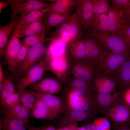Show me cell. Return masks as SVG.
I'll list each match as a JSON object with an SVG mask.
<instances>
[{"label": "cell", "instance_id": "obj_1", "mask_svg": "<svg viewBox=\"0 0 130 130\" xmlns=\"http://www.w3.org/2000/svg\"><path fill=\"white\" fill-rule=\"evenodd\" d=\"M83 36L81 23L76 10L65 21L56 27L51 39H64L66 45L81 39Z\"/></svg>", "mask_w": 130, "mask_h": 130}, {"label": "cell", "instance_id": "obj_2", "mask_svg": "<svg viewBox=\"0 0 130 130\" xmlns=\"http://www.w3.org/2000/svg\"><path fill=\"white\" fill-rule=\"evenodd\" d=\"M85 32L86 34L95 38L110 52L130 57V47L121 37L104 33H98L89 29Z\"/></svg>", "mask_w": 130, "mask_h": 130}, {"label": "cell", "instance_id": "obj_3", "mask_svg": "<svg viewBox=\"0 0 130 130\" xmlns=\"http://www.w3.org/2000/svg\"><path fill=\"white\" fill-rule=\"evenodd\" d=\"M110 120L113 129L130 126V106L118 98L103 114Z\"/></svg>", "mask_w": 130, "mask_h": 130}, {"label": "cell", "instance_id": "obj_4", "mask_svg": "<svg viewBox=\"0 0 130 130\" xmlns=\"http://www.w3.org/2000/svg\"><path fill=\"white\" fill-rule=\"evenodd\" d=\"M48 58L45 55L44 57L31 67L26 75L20 80L18 84V92L20 93L26 87L41 79L46 72L48 71Z\"/></svg>", "mask_w": 130, "mask_h": 130}, {"label": "cell", "instance_id": "obj_5", "mask_svg": "<svg viewBox=\"0 0 130 130\" xmlns=\"http://www.w3.org/2000/svg\"><path fill=\"white\" fill-rule=\"evenodd\" d=\"M69 60L72 77L91 83L97 73V66L86 60Z\"/></svg>", "mask_w": 130, "mask_h": 130}, {"label": "cell", "instance_id": "obj_6", "mask_svg": "<svg viewBox=\"0 0 130 130\" xmlns=\"http://www.w3.org/2000/svg\"><path fill=\"white\" fill-rule=\"evenodd\" d=\"M86 34L83 39L86 59L97 67L109 52L105 51L104 47L95 38Z\"/></svg>", "mask_w": 130, "mask_h": 130}, {"label": "cell", "instance_id": "obj_7", "mask_svg": "<svg viewBox=\"0 0 130 130\" xmlns=\"http://www.w3.org/2000/svg\"><path fill=\"white\" fill-rule=\"evenodd\" d=\"M44 43H40L30 47L25 59L14 76L15 79L24 74L43 58L47 50Z\"/></svg>", "mask_w": 130, "mask_h": 130}, {"label": "cell", "instance_id": "obj_8", "mask_svg": "<svg viewBox=\"0 0 130 130\" xmlns=\"http://www.w3.org/2000/svg\"><path fill=\"white\" fill-rule=\"evenodd\" d=\"M7 1L9 4H11L12 12L10 19L15 18L19 14L21 16L32 11L48 8L51 4L37 0H9Z\"/></svg>", "mask_w": 130, "mask_h": 130}, {"label": "cell", "instance_id": "obj_9", "mask_svg": "<svg viewBox=\"0 0 130 130\" xmlns=\"http://www.w3.org/2000/svg\"><path fill=\"white\" fill-rule=\"evenodd\" d=\"M130 57L109 52L97 66V73L110 76Z\"/></svg>", "mask_w": 130, "mask_h": 130}, {"label": "cell", "instance_id": "obj_10", "mask_svg": "<svg viewBox=\"0 0 130 130\" xmlns=\"http://www.w3.org/2000/svg\"><path fill=\"white\" fill-rule=\"evenodd\" d=\"M98 113L95 109L85 111L71 110L63 116H59L57 119L56 128L77 124L79 122L88 121Z\"/></svg>", "mask_w": 130, "mask_h": 130}, {"label": "cell", "instance_id": "obj_11", "mask_svg": "<svg viewBox=\"0 0 130 130\" xmlns=\"http://www.w3.org/2000/svg\"><path fill=\"white\" fill-rule=\"evenodd\" d=\"M31 91L36 97L44 102L49 110L57 118L60 114H65L70 111L66 102L61 98L53 95Z\"/></svg>", "mask_w": 130, "mask_h": 130}, {"label": "cell", "instance_id": "obj_12", "mask_svg": "<svg viewBox=\"0 0 130 130\" xmlns=\"http://www.w3.org/2000/svg\"><path fill=\"white\" fill-rule=\"evenodd\" d=\"M108 13L110 34L122 38L124 29L130 23L124 18L120 9L110 6Z\"/></svg>", "mask_w": 130, "mask_h": 130}, {"label": "cell", "instance_id": "obj_13", "mask_svg": "<svg viewBox=\"0 0 130 130\" xmlns=\"http://www.w3.org/2000/svg\"><path fill=\"white\" fill-rule=\"evenodd\" d=\"M28 87L38 93L51 95L58 93L62 89V83L57 78L53 77L42 78Z\"/></svg>", "mask_w": 130, "mask_h": 130}, {"label": "cell", "instance_id": "obj_14", "mask_svg": "<svg viewBox=\"0 0 130 130\" xmlns=\"http://www.w3.org/2000/svg\"><path fill=\"white\" fill-rule=\"evenodd\" d=\"M48 58V71L54 74L62 83H66L70 74L68 58Z\"/></svg>", "mask_w": 130, "mask_h": 130}, {"label": "cell", "instance_id": "obj_15", "mask_svg": "<svg viewBox=\"0 0 130 130\" xmlns=\"http://www.w3.org/2000/svg\"><path fill=\"white\" fill-rule=\"evenodd\" d=\"M76 11L82 30L86 31L91 25L94 14L90 0H79Z\"/></svg>", "mask_w": 130, "mask_h": 130}, {"label": "cell", "instance_id": "obj_16", "mask_svg": "<svg viewBox=\"0 0 130 130\" xmlns=\"http://www.w3.org/2000/svg\"><path fill=\"white\" fill-rule=\"evenodd\" d=\"M18 33L14 31L4 52V55L12 74L14 61L22 45Z\"/></svg>", "mask_w": 130, "mask_h": 130}, {"label": "cell", "instance_id": "obj_17", "mask_svg": "<svg viewBox=\"0 0 130 130\" xmlns=\"http://www.w3.org/2000/svg\"><path fill=\"white\" fill-rule=\"evenodd\" d=\"M91 84L93 90L102 94L114 92L117 88L115 81L110 77L97 73Z\"/></svg>", "mask_w": 130, "mask_h": 130}, {"label": "cell", "instance_id": "obj_18", "mask_svg": "<svg viewBox=\"0 0 130 130\" xmlns=\"http://www.w3.org/2000/svg\"><path fill=\"white\" fill-rule=\"evenodd\" d=\"M110 76L114 79L117 88L120 90L130 88V58Z\"/></svg>", "mask_w": 130, "mask_h": 130}, {"label": "cell", "instance_id": "obj_19", "mask_svg": "<svg viewBox=\"0 0 130 130\" xmlns=\"http://www.w3.org/2000/svg\"><path fill=\"white\" fill-rule=\"evenodd\" d=\"M119 97L118 92L116 91L105 94L97 92L94 96L96 110L99 113L103 114Z\"/></svg>", "mask_w": 130, "mask_h": 130}, {"label": "cell", "instance_id": "obj_20", "mask_svg": "<svg viewBox=\"0 0 130 130\" xmlns=\"http://www.w3.org/2000/svg\"><path fill=\"white\" fill-rule=\"evenodd\" d=\"M66 45L67 54L69 59L75 60H86L83 39H81L70 42Z\"/></svg>", "mask_w": 130, "mask_h": 130}, {"label": "cell", "instance_id": "obj_21", "mask_svg": "<svg viewBox=\"0 0 130 130\" xmlns=\"http://www.w3.org/2000/svg\"><path fill=\"white\" fill-rule=\"evenodd\" d=\"M42 18L29 24L24 28L15 30L20 39L26 36L34 35H45V27Z\"/></svg>", "mask_w": 130, "mask_h": 130}, {"label": "cell", "instance_id": "obj_22", "mask_svg": "<svg viewBox=\"0 0 130 130\" xmlns=\"http://www.w3.org/2000/svg\"><path fill=\"white\" fill-rule=\"evenodd\" d=\"M50 41L45 54L48 58H68L66 44L56 39H51Z\"/></svg>", "mask_w": 130, "mask_h": 130}, {"label": "cell", "instance_id": "obj_23", "mask_svg": "<svg viewBox=\"0 0 130 130\" xmlns=\"http://www.w3.org/2000/svg\"><path fill=\"white\" fill-rule=\"evenodd\" d=\"M20 19V16L10 19V22L6 25L0 27V56H4L5 49L8 44V38L13 29L17 24Z\"/></svg>", "mask_w": 130, "mask_h": 130}, {"label": "cell", "instance_id": "obj_24", "mask_svg": "<svg viewBox=\"0 0 130 130\" xmlns=\"http://www.w3.org/2000/svg\"><path fill=\"white\" fill-rule=\"evenodd\" d=\"M49 8L34 10L20 16L15 30L22 29L30 24L42 18V16L49 11Z\"/></svg>", "mask_w": 130, "mask_h": 130}, {"label": "cell", "instance_id": "obj_25", "mask_svg": "<svg viewBox=\"0 0 130 130\" xmlns=\"http://www.w3.org/2000/svg\"><path fill=\"white\" fill-rule=\"evenodd\" d=\"M89 29L98 34L104 33L110 34L109 31L108 14L107 13H104L94 15Z\"/></svg>", "mask_w": 130, "mask_h": 130}, {"label": "cell", "instance_id": "obj_26", "mask_svg": "<svg viewBox=\"0 0 130 130\" xmlns=\"http://www.w3.org/2000/svg\"><path fill=\"white\" fill-rule=\"evenodd\" d=\"M79 0H58L51 4L48 7L49 11H54L70 15L75 7L77 6Z\"/></svg>", "mask_w": 130, "mask_h": 130}, {"label": "cell", "instance_id": "obj_27", "mask_svg": "<svg viewBox=\"0 0 130 130\" xmlns=\"http://www.w3.org/2000/svg\"><path fill=\"white\" fill-rule=\"evenodd\" d=\"M46 13L44 22L46 32L52 27H56L65 21L70 15L54 11H49Z\"/></svg>", "mask_w": 130, "mask_h": 130}, {"label": "cell", "instance_id": "obj_28", "mask_svg": "<svg viewBox=\"0 0 130 130\" xmlns=\"http://www.w3.org/2000/svg\"><path fill=\"white\" fill-rule=\"evenodd\" d=\"M4 117L18 119L29 122L30 112L21 104L4 110Z\"/></svg>", "mask_w": 130, "mask_h": 130}, {"label": "cell", "instance_id": "obj_29", "mask_svg": "<svg viewBox=\"0 0 130 130\" xmlns=\"http://www.w3.org/2000/svg\"><path fill=\"white\" fill-rule=\"evenodd\" d=\"M2 121L3 130H26L29 122L18 119L4 117Z\"/></svg>", "mask_w": 130, "mask_h": 130}, {"label": "cell", "instance_id": "obj_30", "mask_svg": "<svg viewBox=\"0 0 130 130\" xmlns=\"http://www.w3.org/2000/svg\"><path fill=\"white\" fill-rule=\"evenodd\" d=\"M15 87L12 80L10 78H5L0 82V103L6 98L15 93Z\"/></svg>", "mask_w": 130, "mask_h": 130}, {"label": "cell", "instance_id": "obj_31", "mask_svg": "<svg viewBox=\"0 0 130 130\" xmlns=\"http://www.w3.org/2000/svg\"><path fill=\"white\" fill-rule=\"evenodd\" d=\"M69 109L70 111L75 110L85 111L93 109L96 110L94 96L92 95L89 97H84L82 100L70 107Z\"/></svg>", "mask_w": 130, "mask_h": 130}, {"label": "cell", "instance_id": "obj_32", "mask_svg": "<svg viewBox=\"0 0 130 130\" xmlns=\"http://www.w3.org/2000/svg\"><path fill=\"white\" fill-rule=\"evenodd\" d=\"M30 116L36 119L53 121L57 118L47 109L33 107L31 111Z\"/></svg>", "mask_w": 130, "mask_h": 130}, {"label": "cell", "instance_id": "obj_33", "mask_svg": "<svg viewBox=\"0 0 130 130\" xmlns=\"http://www.w3.org/2000/svg\"><path fill=\"white\" fill-rule=\"evenodd\" d=\"M19 94L21 104L30 112L33 107L36 97L32 92L31 91L26 89Z\"/></svg>", "mask_w": 130, "mask_h": 130}, {"label": "cell", "instance_id": "obj_34", "mask_svg": "<svg viewBox=\"0 0 130 130\" xmlns=\"http://www.w3.org/2000/svg\"><path fill=\"white\" fill-rule=\"evenodd\" d=\"M94 15H97L108 12L110 6V0H90Z\"/></svg>", "mask_w": 130, "mask_h": 130}, {"label": "cell", "instance_id": "obj_35", "mask_svg": "<svg viewBox=\"0 0 130 130\" xmlns=\"http://www.w3.org/2000/svg\"><path fill=\"white\" fill-rule=\"evenodd\" d=\"M50 40V38L46 37L45 35H34L24 37L21 42L22 45L30 47L39 43H44Z\"/></svg>", "mask_w": 130, "mask_h": 130}, {"label": "cell", "instance_id": "obj_36", "mask_svg": "<svg viewBox=\"0 0 130 130\" xmlns=\"http://www.w3.org/2000/svg\"><path fill=\"white\" fill-rule=\"evenodd\" d=\"M30 47L22 44L14 61L12 75H14L20 65L25 59Z\"/></svg>", "mask_w": 130, "mask_h": 130}, {"label": "cell", "instance_id": "obj_37", "mask_svg": "<svg viewBox=\"0 0 130 130\" xmlns=\"http://www.w3.org/2000/svg\"><path fill=\"white\" fill-rule=\"evenodd\" d=\"M20 104L21 101L20 94L18 92L12 94L0 103L4 110L9 109Z\"/></svg>", "mask_w": 130, "mask_h": 130}, {"label": "cell", "instance_id": "obj_38", "mask_svg": "<svg viewBox=\"0 0 130 130\" xmlns=\"http://www.w3.org/2000/svg\"><path fill=\"white\" fill-rule=\"evenodd\" d=\"M68 82V89L73 90L76 88H91L93 89L91 83L73 77Z\"/></svg>", "mask_w": 130, "mask_h": 130}, {"label": "cell", "instance_id": "obj_39", "mask_svg": "<svg viewBox=\"0 0 130 130\" xmlns=\"http://www.w3.org/2000/svg\"><path fill=\"white\" fill-rule=\"evenodd\" d=\"M65 101L69 108L72 106L82 100L84 98L78 94L74 91L68 89Z\"/></svg>", "mask_w": 130, "mask_h": 130}, {"label": "cell", "instance_id": "obj_40", "mask_svg": "<svg viewBox=\"0 0 130 130\" xmlns=\"http://www.w3.org/2000/svg\"><path fill=\"white\" fill-rule=\"evenodd\" d=\"M92 123L97 130H110V125L108 119L101 117L94 119Z\"/></svg>", "mask_w": 130, "mask_h": 130}, {"label": "cell", "instance_id": "obj_41", "mask_svg": "<svg viewBox=\"0 0 130 130\" xmlns=\"http://www.w3.org/2000/svg\"><path fill=\"white\" fill-rule=\"evenodd\" d=\"M118 92L120 98L130 106V88L120 90Z\"/></svg>", "mask_w": 130, "mask_h": 130}, {"label": "cell", "instance_id": "obj_42", "mask_svg": "<svg viewBox=\"0 0 130 130\" xmlns=\"http://www.w3.org/2000/svg\"><path fill=\"white\" fill-rule=\"evenodd\" d=\"M112 2L113 6L119 9L130 3V0H110Z\"/></svg>", "mask_w": 130, "mask_h": 130}, {"label": "cell", "instance_id": "obj_43", "mask_svg": "<svg viewBox=\"0 0 130 130\" xmlns=\"http://www.w3.org/2000/svg\"><path fill=\"white\" fill-rule=\"evenodd\" d=\"M120 9L122 10L124 18L129 23H130V4L126 5Z\"/></svg>", "mask_w": 130, "mask_h": 130}, {"label": "cell", "instance_id": "obj_44", "mask_svg": "<svg viewBox=\"0 0 130 130\" xmlns=\"http://www.w3.org/2000/svg\"><path fill=\"white\" fill-rule=\"evenodd\" d=\"M122 38L124 40L130 47V23L124 29Z\"/></svg>", "mask_w": 130, "mask_h": 130}, {"label": "cell", "instance_id": "obj_45", "mask_svg": "<svg viewBox=\"0 0 130 130\" xmlns=\"http://www.w3.org/2000/svg\"><path fill=\"white\" fill-rule=\"evenodd\" d=\"M33 107L42 108L49 110L44 102L41 100L37 97L35 99Z\"/></svg>", "mask_w": 130, "mask_h": 130}, {"label": "cell", "instance_id": "obj_46", "mask_svg": "<svg viewBox=\"0 0 130 130\" xmlns=\"http://www.w3.org/2000/svg\"><path fill=\"white\" fill-rule=\"evenodd\" d=\"M48 123V122L45 121L43 122L42 125L39 127H35L32 125H28L27 128L28 129V130H41L43 127L46 126Z\"/></svg>", "mask_w": 130, "mask_h": 130}, {"label": "cell", "instance_id": "obj_47", "mask_svg": "<svg viewBox=\"0 0 130 130\" xmlns=\"http://www.w3.org/2000/svg\"><path fill=\"white\" fill-rule=\"evenodd\" d=\"M84 125L85 126L87 130H97L92 123L87 122Z\"/></svg>", "mask_w": 130, "mask_h": 130}, {"label": "cell", "instance_id": "obj_48", "mask_svg": "<svg viewBox=\"0 0 130 130\" xmlns=\"http://www.w3.org/2000/svg\"><path fill=\"white\" fill-rule=\"evenodd\" d=\"M56 128L53 125H50L43 127L41 130H56Z\"/></svg>", "mask_w": 130, "mask_h": 130}, {"label": "cell", "instance_id": "obj_49", "mask_svg": "<svg viewBox=\"0 0 130 130\" xmlns=\"http://www.w3.org/2000/svg\"><path fill=\"white\" fill-rule=\"evenodd\" d=\"M7 1H0V12L8 4Z\"/></svg>", "mask_w": 130, "mask_h": 130}, {"label": "cell", "instance_id": "obj_50", "mask_svg": "<svg viewBox=\"0 0 130 130\" xmlns=\"http://www.w3.org/2000/svg\"><path fill=\"white\" fill-rule=\"evenodd\" d=\"M5 79L1 65H0V82H2Z\"/></svg>", "mask_w": 130, "mask_h": 130}, {"label": "cell", "instance_id": "obj_51", "mask_svg": "<svg viewBox=\"0 0 130 130\" xmlns=\"http://www.w3.org/2000/svg\"><path fill=\"white\" fill-rule=\"evenodd\" d=\"M113 130H130V128L128 127L124 126L116 129H113Z\"/></svg>", "mask_w": 130, "mask_h": 130}, {"label": "cell", "instance_id": "obj_52", "mask_svg": "<svg viewBox=\"0 0 130 130\" xmlns=\"http://www.w3.org/2000/svg\"><path fill=\"white\" fill-rule=\"evenodd\" d=\"M78 130H87L85 126L84 125L78 127Z\"/></svg>", "mask_w": 130, "mask_h": 130}, {"label": "cell", "instance_id": "obj_53", "mask_svg": "<svg viewBox=\"0 0 130 130\" xmlns=\"http://www.w3.org/2000/svg\"><path fill=\"white\" fill-rule=\"evenodd\" d=\"M0 130H3V124L2 119H0Z\"/></svg>", "mask_w": 130, "mask_h": 130}, {"label": "cell", "instance_id": "obj_54", "mask_svg": "<svg viewBox=\"0 0 130 130\" xmlns=\"http://www.w3.org/2000/svg\"><path fill=\"white\" fill-rule=\"evenodd\" d=\"M63 128V130H70L67 126L62 127Z\"/></svg>", "mask_w": 130, "mask_h": 130}, {"label": "cell", "instance_id": "obj_55", "mask_svg": "<svg viewBox=\"0 0 130 130\" xmlns=\"http://www.w3.org/2000/svg\"><path fill=\"white\" fill-rule=\"evenodd\" d=\"M56 130H63V127L56 128Z\"/></svg>", "mask_w": 130, "mask_h": 130}, {"label": "cell", "instance_id": "obj_56", "mask_svg": "<svg viewBox=\"0 0 130 130\" xmlns=\"http://www.w3.org/2000/svg\"></svg>", "mask_w": 130, "mask_h": 130}, {"label": "cell", "instance_id": "obj_57", "mask_svg": "<svg viewBox=\"0 0 130 130\" xmlns=\"http://www.w3.org/2000/svg\"><path fill=\"white\" fill-rule=\"evenodd\" d=\"M129 128H130V126L129 127Z\"/></svg>", "mask_w": 130, "mask_h": 130}]
</instances>
